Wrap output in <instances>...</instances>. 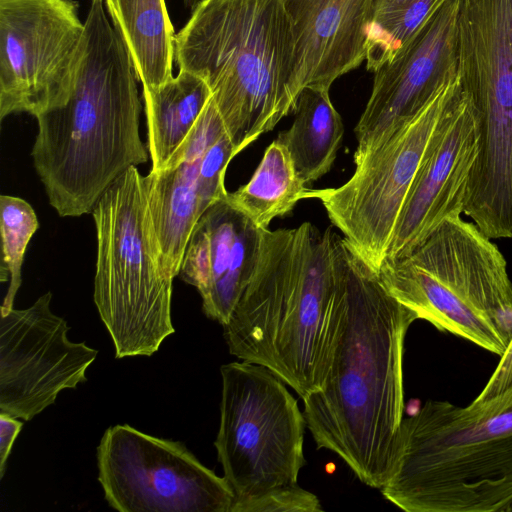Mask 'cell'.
I'll use <instances>...</instances> for the list:
<instances>
[{
    "mask_svg": "<svg viewBox=\"0 0 512 512\" xmlns=\"http://www.w3.org/2000/svg\"><path fill=\"white\" fill-rule=\"evenodd\" d=\"M295 40L292 92L330 89L366 59L374 0H283Z\"/></svg>",
    "mask_w": 512,
    "mask_h": 512,
    "instance_id": "cell-15",
    "label": "cell"
},
{
    "mask_svg": "<svg viewBox=\"0 0 512 512\" xmlns=\"http://www.w3.org/2000/svg\"><path fill=\"white\" fill-rule=\"evenodd\" d=\"M237 155L228 134L224 132L205 152L199 174L204 203L209 207L227 195L224 180L229 162Z\"/></svg>",
    "mask_w": 512,
    "mask_h": 512,
    "instance_id": "cell-25",
    "label": "cell"
},
{
    "mask_svg": "<svg viewBox=\"0 0 512 512\" xmlns=\"http://www.w3.org/2000/svg\"><path fill=\"white\" fill-rule=\"evenodd\" d=\"M459 84L456 74L407 125L355 165L337 188L307 189L354 252L376 273L432 136Z\"/></svg>",
    "mask_w": 512,
    "mask_h": 512,
    "instance_id": "cell-9",
    "label": "cell"
},
{
    "mask_svg": "<svg viewBox=\"0 0 512 512\" xmlns=\"http://www.w3.org/2000/svg\"><path fill=\"white\" fill-rule=\"evenodd\" d=\"M381 492L407 512H509L512 402L487 410L426 401L402 420Z\"/></svg>",
    "mask_w": 512,
    "mask_h": 512,
    "instance_id": "cell-5",
    "label": "cell"
},
{
    "mask_svg": "<svg viewBox=\"0 0 512 512\" xmlns=\"http://www.w3.org/2000/svg\"><path fill=\"white\" fill-rule=\"evenodd\" d=\"M97 467L105 500L120 512H231L235 500L225 478L185 444L128 424L104 432Z\"/></svg>",
    "mask_w": 512,
    "mask_h": 512,
    "instance_id": "cell-10",
    "label": "cell"
},
{
    "mask_svg": "<svg viewBox=\"0 0 512 512\" xmlns=\"http://www.w3.org/2000/svg\"><path fill=\"white\" fill-rule=\"evenodd\" d=\"M220 425L214 442L235 501L297 484L305 464L303 412L268 368L236 361L220 368Z\"/></svg>",
    "mask_w": 512,
    "mask_h": 512,
    "instance_id": "cell-8",
    "label": "cell"
},
{
    "mask_svg": "<svg viewBox=\"0 0 512 512\" xmlns=\"http://www.w3.org/2000/svg\"><path fill=\"white\" fill-rule=\"evenodd\" d=\"M0 215V280L8 282L0 312H7L13 308L14 299L21 286L25 251L39 227V222L34 209L27 201L10 195H1Z\"/></svg>",
    "mask_w": 512,
    "mask_h": 512,
    "instance_id": "cell-23",
    "label": "cell"
},
{
    "mask_svg": "<svg viewBox=\"0 0 512 512\" xmlns=\"http://www.w3.org/2000/svg\"><path fill=\"white\" fill-rule=\"evenodd\" d=\"M307 189L287 148L275 139L248 183L228 192L227 198L256 227L269 229L274 218L289 214L297 202L306 199Z\"/></svg>",
    "mask_w": 512,
    "mask_h": 512,
    "instance_id": "cell-21",
    "label": "cell"
},
{
    "mask_svg": "<svg viewBox=\"0 0 512 512\" xmlns=\"http://www.w3.org/2000/svg\"><path fill=\"white\" fill-rule=\"evenodd\" d=\"M458 7L459 0H446L394 59L374 72L355 127V165L415 118L457 74Z\"/></svg>",
    "mask_w": 512,
    "mask_h": 512,
    "instance_id": "cell-13",
    "label": "cell"
},
{
    "mask_svg": "<svg viewBox=\"0 0 512 512\" xmlns=\"http://www.w3.org/2000/svg\"><path fill=\"white\" fill-rule=\"evenodd\" d=\"M85 25L73 0H0V120L70 96Z\"/></svg>",
    "mask_w": 512,
    "mask_h": 512,
    "instance_id": "cell-11",
    "label": "cell"
},
{
    "mask_svg": "<svg viewBox=\"0 0 512 512\" xmlns=\"http://www.w3.org/2000/svg\"><path fill=\"white\" fill-rule=\"evenodd\" d=\"M51 299L47 292L26 309L0 312V413L24 421L86 382L98 354L69 340L70 327L51 311Z\"/></svg>",
    "mask_w": 512,
    "mask_h": 512,
    "instance_id": "cell-12",
    "label": "cell"
},
{
    "mask_svg": "<svg viewBox=\"0 0 512 512\" xmlns=\"http://www.w3.org/2000/svg\"><path fill=\"white\" fill-rule=\"evenodd\" d=\"M23 427L18 418L0 413V478H3L12 446Z\"/></svg>",
    "mask_w": 512,
    "mask_h": 512,
    "instance_id": "cell-27",
    "label": "cell"
},
{
    "mask_svg": "<svg viewBox=\"0 0 512 512\" xmlns=\"http://www.w3.org/2000/svg\"><path fill=\"white\" fill-rule=\"evenodd\" d=\"M402 305L442 332L501 357L512 342V282L504 256L473 222L448 219L377 272Z\"/></svg>",
    "mask_w": 512,
    "mask_h": 512,
    "instance_id": "cell-6",
    "label": "cell"
},
{
    "mask_svg": "<svg viewBox=\"0 0 512 512\" xmlns=\"http://www.w3.org/2000/svg\"><path fill=\"white\" fill-rule=\"evenodd\" d=\"M151 170H161L184 145L212 93L196 74L180 70L163 85L142 89Z\"/></svg>",
    "mask_w": 512,
    "mask_h": 512,
    "instance_id": "cell-18",
    "label": "cell"
},
{
    "mask_svg": "<svg viewBox=\"0 0 512 512\" xmlns=\"http://www.w3.org/2000/svg\"><path fill=\"white\" fill-rule=\"evenodd\" d=\"M194 228L208 263L206 284L199 292L202 310L223 326L253 275L265 229L256 227L227 195L214 201Z\"/></svg>",
    "mask_w": 512,
    "mask_h": 512,
    "instance_id": "cell-17",
    "label": "cell"
},
{
    "mask_svg": "<svg viewBox=\"0 0 512 512\" xmlns=\"http://www.w3.org/2000/svg\"><path fill=\"white\" fill-rule=\"evenodd\" d=\"M291 127L278 134L300 179L307 185L328 173L340 148L344 128L329 89L305 87L296 101Z\"/></svg>",
    "mask_w": 512,
    "mask_h": 512,
    "instance_id": "cell-20",
    "label": "cell"
},
{
    "mask_svg": "<svg viewBox=\"0 0 512 512\" xmlns=\"http://www.w3.org/2000/svg\"><path fill=\"white\" fill-rule=\"evenodd\" d=\"M225 131L217 108L207 104L184 145L161 170L144 176L164 270L172 279L179 275L190 235L208 208L199 182L202 158Z\"/></svg>",
    "mask_w": 512,
    "mask_h": 512,
    "instance_id": "cell-16",
    "label": "cell"
},
{
    "mask_svg": "<svg viewBox=\"0 0 512 512\" xmlns=\"http://www.w3.org/2000/svg\"><path fill=\"white\" fill-rule=\"evenodd\" d=\"M68 101L38 116L34 168L61 217L91 213L129 168L148 161L142 110L128 48L103 0H91Z\"/></svg>",
    "mask_w": 512,
    "mask_h": 512,
    "instance_id": "cell-2",
    "label": "cell"
},
{
    "mask_svg": "<svg viewBox=\"0 0 512 512\" xmlns=\"http://www.w3.org/2000/svg\"><path fill=\"white\" fill-rule=\"evenodd\" d=\"M97 233L94 303L116 358L151 356L175 332L144 176L129 168L92 210Z\"/></svg>",
    "mask_w": 512,
    "mask_h": 512,
    "instance_id": "cell-7",
    "label": "cell"
},
{
    "mask_svg": "<svg viewBox=\"0 0 512 512\" xmlns=\"http://www.w3.org/2000/svg\"><path fill=\"white\" fill-rule=\"evenodd\" d=\"M340 312L329 228L265 229L223 334L231 355L268 368L303 399L326 379Z\"/></svg>",
    "mask_w": 512,
    "mask_h": 512,
    "instance_id": "cell-3",
    "label": "cell"
},
{
    "mask_svg": "<svg viewBox=\"0 0 512 512\" xmlns=\"http://www.w3.org/2000/svg\"><path fill=\"white\" fill-rule=\"evenodd\" d=\"M512 402V342L479 395L470 403L480 409H498Z\"/></svg>",
    "mask_w": 512,
    "mask_h": 512,
    "instance_id": "cell-26",
    "label": "cell"
},
{
    "mask_svg": "<svg viewBox=\"0 0 512 512\" xmlns=\"http://www.w3.org/2000/svg\"><path fill=\"white\" fill-rule=\"evenodd\" d=\"M509 512H512V506L510 507Z\"/></svg>",
    "mask_w": 512,
    "mask_h": 512,
    "instance_id": "cell-28",
    "label": "cell"
},
{
    "mask_svg": "<svg viewBox=\"0 0 512 512\" xmlns=\"http://www.w3.org/2000/svg\"><path fill=\"white\" fill-rule=\"evenodd\" d=\"M174 59L208 84L237 154L295 107L283 0H203L175 34Z\"/></svg>",
    "mask_w": 512,
    "mask_h": 512,
    "instance_id": "cell-4",
    "label": "cell"
},
{
    "mask_svg": "<svg viewBox=\"0 0 512 512\" xmlns=\"http://www.w3.org/2000/svg\"><path fill=\"white\" fill-rule=\"evenodd\" d=\"M446 0H374L366 39L367 69L391 62Z\"/></svg>",
    "mask_w": 512,
    "mask_h": 512,
    "instance_id": "cell-22",
    "label": "cell"
},
{
    "mask_svg": "<svg viewBox=\"0 0 512 512\" xmlns=\"http://www.w3.org/2000/svg\"><path fill=\"white\" fill-rule=\"evenodd\" d=\"M121 34L142 89L173 77L175 33L164 0H105Z\"/></svg>",
    "mask_w": 512,
    "mask_h": 512,
    "instance_id": "cell-19",
    "label": "cell"
},
{
    "mask_svg": "<svg viewBox=\"0 0 512 512\" xmlns=\"http://www.w3.org/2000/svg\"><path fill=\"white\" fill-rule=\"evenodd\" d=\"M478 145L476 118L459 80L406 198L385 260L408 255L440 224L464 213Z\"/></svg>",
    "mask_w": 512,
    "mask_h": 512,
    "instance_id": "cell-14",
    "label": "cell"
},
{
    "mask_svg": "<svg viewBox=\"0 0 512 512\" xmlns=\"http://www.w3.org/2000/svg\"><path fill=\"white\" fill-rule=\"evenodd\" d=\"M341 312L323 386L303 415L317 448L337 454L364 484L381 489L392 470L404 412L403 353L415 314L329 228Z\"/></svg>",
    "mask_w": 512,
    "mask_h": 512,
    "instance_id": "cell-1",
    "label": "cell"
},
{
    "mask_svg": "<svg viewBox=\"0 0 512 512\" xmlns=\"http://www.w3.org/2000/svg\"><path fill=\"white\" fill-rule=\"evenodd\" d=\"M317 496L298 484L272 489L262 495L235 501L231 512H318Z\"/></svg>",
    "mask_w": 512,
    "mask_h": 512,
    "instance_id": "cell-24",
    "label": "cell"
}]
</instances>
